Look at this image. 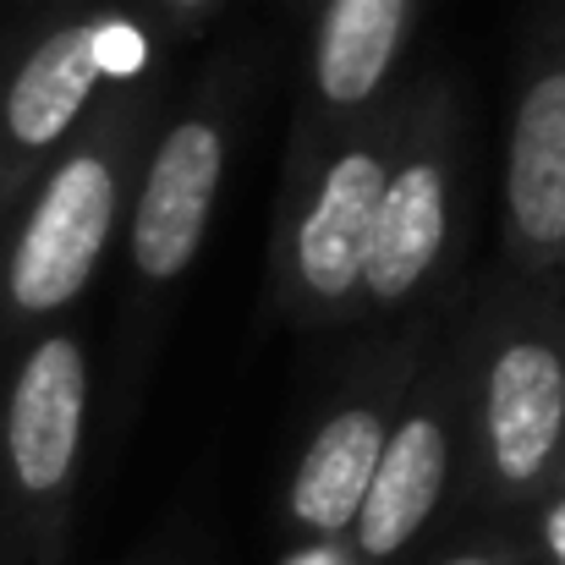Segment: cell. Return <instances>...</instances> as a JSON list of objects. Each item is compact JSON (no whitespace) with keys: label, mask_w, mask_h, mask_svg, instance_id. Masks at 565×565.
I'll list each match as a JSON object with an SVG mask.
<instances>
[{"label":"cell","mask_w":565,"mask_h":565,"mask_svg":"<svg viewBox=\"0 0 565 565\" xmlns=\"http://www.w3.org/2000/svg\"><path fill=\"white\" fill-rule=\"evenodd\" d=\"M88 406L94 374L88 347L72 324H44L6 390L0 412V456H6V500L33 565H61L88 450Z\"/></svg>","instance_id":"8992f818"},{"label":"cell","mask_w":565,"mask_h":565,"mask_svg":"<svg viewBox=\"0 0 565 565\" xmlns=\"http://www.w3.org/2000/svg\"><path fill=\"white\" fill-rule=\"evenodd\" d=\"M467 379V511L516 516L565 478V291L500 275L456 330Z\"/></svg>","instance_id":"7a4b0ae2"},{"label":"cell","mask_w":565,"mask_h":565,"mask_svg":"<svg viewBox=\"0 0 565 565\" xmlns=\"http://www.w3.org/2000/svg\"><path fill=\"white\" fill-rule=\"evenodd\" d=\"M467 379L450 335L434 341L395 412L363 516L352 522L341 555L352 565H417V550L445 522V511L467 505Z\"/></svg>","instance_id":"52a82bcc"},{"label":"cell","mask_w":565,"mask_h":565,"mask_svg":"<svg viewBox=\"0 0 565 565\" xmlns=\"http://www.w3.org/2000/svg\"><path fill=\"white\" fill-rule=\"evenodd\" d=\"M417 11L423 0H319L286 154H302L352 127H369L395 105V94L406 88L401 61H406Z\"/></svg>","instance_id":"8fae6325"},{"label":"cell","mask_w":565,"mask_h":565,"mask_svg":"<svg viewBox=\"0 0 565 565\" xmlns=\"http://www.w3.org/2000/svg\"><path fill=\"white\" fill-rule=\"evenodd\" d=\"M434 302L406 313V335L374 341L324 395L275 500V522L291 544H347L352 522L363 516L395 412L434 352Z\"/></svg>","instance_id":"5b68a950"},{"label":"cell","mask_w":565,"mask_h":565,"mask_svg":"<svg viewBox=\"0 0 565 565\" xmlns=\"http://www.w3.org/2000/svg\"><path fill=\"white\" fill-rule=\"evenodd\" d=\"M236 143V99L225 72H214L188 105L154 132L143 177L127 214V264L143 291H171L192 275L209 225L220 214V192Z\"/></svg>","instance_id":"30bf717a"},{"label":"cell","mask_w":565,"mask_h":565,"mask_svg":"<svg viewBox=\"0 0 565 565\" xmlns=\"http://www.w3.org/2000/svg\"><path fill=\"white\" fill-rule=\"evenodd\" d=\"M220 6L225 0H149V17L166 39H192V33H203L214 22Z\"/></svg>","instance_id":"5bb4252c"},{"label":"cell","mask_w":565,"mask_h":565,"mask_svg":"<svg viewBox=\"0 0 565 565\" xmlns=\"http://www.w3.org/2000/svg\"><path fill=\"white\" fill-rule=\"evenodd\" d=\"M127 11L88 6L50 22L0 77V214L22 203L39 171L99 116V105L143 77Z\"/></svg>","instance_id":"ba28073f"},{"label":"cell","mask_w":565,"mask_h":565,"mask_svg":"<svg viewBox=\"0 0 565 565\" xmlns=\"http://www.w3.org/2000/svg\"><path fill=\"white\" fill-rule=\"evenodd\" d=\"M417 565H533V550H527V533L516 516H494Z\"/></svg>","instance_id":"7c38bea8"},{"label":"cell","mask_w":565,"mask_h":565,"mask_svg":"<svg viewBox=\"0 0 565 565\" xmlns=\"http://www.w3.org/2000/svg\"><path fill=\"white\" fill-rule=\"evenodd\" d=\"M154 116V83H121L22 192L0 242V335H39L83 302L127 231L132 192L160 132Z\"/></svg>","instance_id":"6da1fadb"},{"label":"cell","mask_w":565,"mask_h":565,"mask_svg":"<svg viewBox=\"0 0 565 565\" xmlns=\"http://www.w3.org/2000/svg\"><path fill=\"white\" fill-rule=\"evenodd\" d=\"M401 94L369 127L286 154L269 225V302L302 330L363 319L379 198L401 138Z\"/></svg>","instance_id":"3957f363"},{"label":"cell","mask_w":565,"mask_h":565,"mask_svg":"<svg viewBox=\"0 0 565 565\" xmlns=\"http://www.w3.org/2000/svg\"><path fill=\"white\" fill-rule=\"evenodd\" d=\"M505 275L565 291V0H550L522 39L505 171H500Z\"/></svg>","instance_id":"9c48e42d"},{"label":"cell","mask_w":565,"mask_h":565,"mask_svg":"<svg viewBox=\"0 0 565 565\" xmlns=\"http://www.w3.org/2000/svg\"><path fill=\"white\" fill-rule=\"evenodd\" d=\"M467 127L445 72L406 83L401 138L384 177L363 286V319H401L439 302L467 236Z\"/></svg>","instance_id":"277c9868"},{"label":"cell","mask_w":565,"mask_h":565,"mask_svg":"<svg viewBox=\"0 0 565 565\" xmlns=\"http://www.w3.org/2000/svg\"><path fill=\"white\" fill-rule=\"evenodd\" d=\"M516 522L527 533L533 565H565V478H555L533 505H522Z\"/></svg>","instance_id":"4fadbf2b"}]
</instances>
